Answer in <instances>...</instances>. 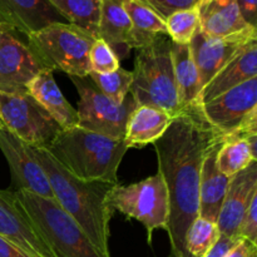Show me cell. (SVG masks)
<instances>
[{"label":"cell","instance_id":"obj_1","mask_svg":"<svg viewBox=\"0 0 257 257\" xmlns=\"http://www.w3.org/2000/svg\"><path fill=\"white\" fill-rule=\"evenodd\" d=\"M226 136L211 125L196 104L172 119L155 146L161 173L170 197V236L172 257H187L185 238L191 223L198 217L200 180L205 158Z\"/></svg>","mask_w":257,"mask_h":257},{"label":"cell","instance_id":"obj_2","mask_svg":"<svg viewBox=\"0 0 257 257\" xmlns=\"http://www.w3.org/2000/svg\"><path fill=\"white\" fill-rule=\"evenodd\" d=\"M30 147V146H29ZM47 173L55 202L77 222L103 256L109 255V195L117 183L88 182L70 175L47 150L30 147Z\"/></svg>","mask_w":257,"mask_h":257},{"label":"cell","instance_id":"obj_3","mask_svg":"<svg viewBox=\"0 0 257 257\" xmlns=\"http://www.w3.org/2000/svg\"><path fill=\"white\" fill-rule=\"evenodd\" d=\"M47 151L79 180L118 183V168L128 148L123 140L75 127L62 131Z\"/></svg>","mask_w":257,"mask_h":257},{"label":"cell","instance_id":"obj_4","mask_svg":"<svg viewBox=\"0 0 257 257\" xmlns=\"http://www.w3.org/2000/svg\"><path fill=\"white\" fill-rule=\"evenodd\" d=\"M171 43L168 35H158L137 49L130 93L137 105L160 108L176 117L183 109L177 97Z\"/></svg>","mask_w":257,"mask_h":257},{"label":"cell","instance_id":"obj_5","mask_svg":"<svg viewBox=\"0 0 257 257\" xmlns=\"http://www.w3.org/2000/svg\"><path fill=\"white\" fill-rule=\"evenodd\" d=\"M27 45L44 69L59 70L69 77H87L92 72L89 53L95 38L69 23H54L27 35Z\"/></svg>","mask_w":257,"mask_h":257},{"label":"cell","instance_id":"obj_6","mask_svg":"<svg viewBox=\"0 0 257 257\" xmlns=\"http://www.w3.org/2000/svg\"><path fill=\"white\" fill-rule=\"evenodd\" d=\"M14 196L58 257H105L55 201L25 191Z\"/></svg>","mask_w":257,"mask_h":257},{"label":"cell","instance_id":"obj_7","mask_svg":"<svg viewBox=\"0 0 257 257\" xmlns=\"http://www.w3.org/2000/svg\"><path fill=\"white\" fill-rule=\"evenodd\" d=\"M109 205L113 211L140 221L147 230L150 243L153 231H167L170 197L160 172L132 185L117 183L109 195Z\"/></svg>","mask_w":257,"mask_h":257},{"label":"cell","instance_id":"obj_8","mask_svg":"<svg viewBox=\"0 0 257 257\" xmlns=\"http://www.w3.org/2000/svg\"><path fill=\"white\" fill-rule=\"evenodd\" d=\"M79 94L77 113L78 127L114 140H123L128 118L137 107L131 95L122 104L113 102L103 94L97 85L87 77H70Z\"/></svg>","mask_w":257,"mask_h":257},{"label":"cell","instance_id":"obj_9","mask_svg":"<svg viewBox=\"0 0 257 257\" xmlns=\"http://www.w3.org/2000/svg\"><path fill=\"white\" fill-rule=\"evenodd\" d=\"M0 113L5 130L30 147L47 150L63 131L28 92H0Z\"/></svg>","mask_w":257,"mask_h":257},{"label":"cell","instance_id":"obj_10","mask_svg":"<svg viewBox=\"0 0 257 257\" xmlns=\"http://www.w3.org/2000/svg\"><path fill=\"white\" fill-rule=\"evenodd\" d=\"M0 151L9 165L13 192L25 191L55 201L47 173L35 160L27 143L9 131L0 130Z\"/></svg>","mask_w":257,"mask_h":257},{"label":"cell","instance_id":"obj_11","mask_svg":"<svg viewBox=\"0 0 257 257\" xmlns=\"http://www.w3.org/2000/svg\"><path fill=\"white\" fill-rule=\"evenodd\" d=\"M200 107L211 125L225 136L233 135L257 109V77L241 83Z\"/></svg>","mask_w":257,"mask_h":257},{"label":"cell","instance_id":"obj_12","mask_svg":"<svg viewBox=\"0 0 257 257\" xmlns=\"http://www.w3.org/2000/svg\"><path fill=\"white\" fill-rule=\"evenodd\" d=\"M0 235L29 257H58L13 191L0 190Z\"/></svg>","mask_w":257,"mask_h":257},{"label":"cell","instance_id":"obj_13","mask_svg":"<svg viewBox=\"0 0 257 257\" xmlns=\"http://www.w3.org/2000/svg\"><path fill=\"white\" fill-rule=\"evenodd\" d=\"M257 39L256 28L241 34L225 38H213L200 29L190 42L191 54L200 75L201 89L251 40Z\"/></svg>","mask_w":257,"mask_h":257},{"label":"cell","instance_id":"obj_14","mask_svg":"<svg viewBox=\"0 0 257 257\" xmlns=\"http://www.w3.org/2000/svg\"><path fill=\"white\" fill-rule=\"evenodd\" d=\"M44 68L24 42L4 30L0 37V92H28V84Z\"/></svg>","mask_w":257,"mask_h":257},{"label":"cell","instance_id":"obj_15","mask_svg":"<svg viewBox=\"0 0 257 257\" xmlns=\"http://www.w3.org/2000/svg\"><path fill=\"white\" fill-rule=\"evenodd\" d=\"M255 196H257V161L230 178L217 218L221 236L238 237L241 221Z\"/></svg>","mask_w":257,"mask_h":257},{"label":"cell","instance_id":"obj_16","mask_svg":"<svg viewBox=\"0 0 257 257\" xmlns=\"http://www.w3.org/2000/svg\"><path fill=\"white\" fill-rule=\"evenodd\" d=\"M54 23H68L49 0H0V25L25 37Z\"/></svg>","mask_w":257,"mask_h":257},{"label":"cell","instance_id":"obj_17","mask_svg":"<svg viewBox=\"0 0 257 257\" xmlns=\"http://www.w3.org/2000/svg\"><path fill=\"white\" fill-rule=\"evenodd\" d=\"M257 77V39L246 44L205 87L201 89L197 104L210 102L241 83Z\"/></svg>","mask_w":257,"mask_h":257},{"label":"cell","instance_id":"obj_18","mask_svg":"<svg viewBox=\"0 0 257 257\" xmlns=\"http://www.w3.org/2000/svg\"><path fill=\"white\" fill-rule=\"evenodd\" d=\"M28 93L47 110L63 131L78 127L79 118L75 108L60 92L53 70L43 69L28 84Z\"/></svg>","mask_w":257,"mask_h":257},{"label":"cell","instance_id":"obj_19","mask_svg":"<svg viewBox=\"0 0 257 257\" xmlns=\"http://www.w3.org/2000/svg\"><path fill=\"white\" fill-rule=\"evenodd\" d=\"M197 8L200 30L208 37H232L253 28L245 22L236 0H208Z\"/></svg>","mask_w":257,"mask_h":257},{"label":"cell","instance_id":"obj_20","mask_svg":"<svg viewBox=\"0 0 257 257\" xmlns=\"http://www.w3.org/2000/svg\"><path fill=\"white\" fill-rule=\"evenodd\" d=\"M175 117L160 108L137 105L125 125L124 141L127 148H142L153 145L171 124Z\"/></svg>","mask_w":257,"mask_h":257},{"label":"cell","instance_id":"obj_21","mask_svg":"<svg viewBox=\"0 0 257 257\" xmlns=\"http://www.w3.org/2000/svg\"><path fill=\"white\" fill-rule=\"evenodd\" d=\"M225 141L220 142L211 150V152L203 161L202 170H201L198 217L206 218L216 223H217L218 215H220L231 178L222 175L216 165V156Z\"/></svg>","mask_w":257,"mask_h":257},{"label":"cell","instance_id":"obj_22","mask_svg":"<svg viewBox=\"0 0 257 257\" xmlns=\"http://www.w3.org/2000/svg\"><path fill=\"white\" fill-rule=\"evenodd\" d=\"M132 22L123 7V0H102L98 38L103 39L118 59L130 53Z\"/></svg>","mask_w":257,"mask_h":257},{"label":"cell","instance_id":"obj_23","mask_svg":"<svg viewBox=\"0 0 257 257\" xmlns=\"http://www.w3.org/2000/svg\"><path fill=\"white\" fill-rule=\"evenodd\" d=\"M173 75L177 88L178 102L182 109L196 104L201 92L200 75L195 64L190 45L171 43Z\"/></svg>","mask_w":257,"mask_h":257},{"label":"cell","instance_id":"obj_24","mask_svg":"<svg viewBox=\"0 0 257 257\" xmlns=\"http://www.w3.org/2000/svg\"><path fill=\"white\" fill-rule=\"evenodd\" d=\"M123 7L132 22L130 48L140 49L152 43L158 35H167L166 22L140 0H123Z\"/></svg>","mask_w":257,"mask_h":257},{"label":"cell","instance_id":"obj_25","mask_svg":"<svg viewBox=\"0 0 257 257\" xmlns=\"http://www.w3.org/2000/svg\"><path fill=\"white\" fill-rule=\"evenodd\" d=\"M256 150L257 136H251L247 140L226 137L216 156L218 171L227 177H232L257 161Z\"/></svg>","mask_w":257,"mask_h":257},{"label":"cell","instance_id":"obj_26","mask_svg":"<svg viewBox=\"0 0 257 257\" xmlns=\"http://www.w3.org/2000/svg\"><path fill=\"white\" fill-rule=\"evenodd\" d=\"M55 9L67 19L88 34L98 39L102 0H49Z\"/></svg>","mask_w":257,"mask_h":257},{"label":"cell","instance_id":"obj_27","mask_svg":"<svg viewBox=\"0 0 257 257\" xmlns=\"http://www.w3.org/2000/svg\"><path fill=\"white\" fill-rule=\"evenodd\" d=\"M220 238L217 223L206 218L197 217L188 227L185 238V251L187 257H203L215 246Z\"/></svg>","mask_w":257,"mask_h":257},{"label":"cell","instance_id":"obj_28","mask_svg":"<svg viewBox=\"0 0 257 257\" xmlns=\"http://www.w3.org/2000/svg\"><path fill=\"white\" fill-rule=\"evenodd\" d=\"M89 78L103 94L110 98L113 102L122 104L130 94L133 74L132 72H128L119 67L114 72L105 73V74L90 72Z\"/></svg>","mask_w":257,"mask_h":257},{"label":"cell","instance_id":"obj_29","mask_svg":"<svg viewBox=\"0 0 257 257\" xmlns=\"http://www.w3.org/2000/svg\"><path fill=\"white\" fill-rule=\"evenodd\" d=\"M167 35L173 43L190 44L193 35L200 29V14L198 8L180 10L165 20Z\"/></svg>","mask_w":257,"mask_h":257},{"label":"cell","instance_id":"obj_30","mask_svg":"<svg viewBox=\"0 0 257 257\" xmlns=\"http://www.w3.org/2000/svg\"><path fill=\"white\" fill-rule=\"evenodd\" d=\"M92 72L105 74L119 68V59L103 39H95L89 53Z\"/></svg>","mask_w":257,"mask_h":257},{"label":"cell","instance_id":"obj_31","mask_svg":"<svg viewBox=\"0 0 257 257\" xmlns=\"http://www.w3.org/2000/svg\"><path fill=\"white\" fill-rule=\"evenodd\" d=\"M140 2L155 10L163 20L176 12L197 7V0H140Z\"/></svg>","mask_w":257,"mask_h":257},{"label":"cell","instance_id":"obj_32","mask_svg":"<svg viewBox=\"0 0 257 257\" xmlns=\"http://www.w3.org/2000/svg\"><path fill=\"white\" fill-rule=\"evenodd\" d=\"M237 236L257 245V196L251 201L247 212L245 213L241 221Z\"/></svg>","mask_w":257,"mask_h":257},{"label":"cell","instance_id":"obj_33","mask_svg":"<svg viewBox=\"0 0 257 257\" xmlns=\"http://www.w3.org/2000/svg\"><path fill=\"white\" fill-rule=\"evenodd\" d=\"M241 240L242 238L240 237H227V236L220 235V238L215 243V246L203 257H226Z\"/></svg>","mask_w":257,"mask_h":257},{"label":"cell","instance_id":"obj_34","mask_svg":"<svg viewBox=\"0 0 257 257\" xmlns=\"http://www.w3.org/2000/svg\"><path fill=\"white\" fill-rule=\"evenodd\" d=\"M236 2L245 22L251 27L256 28L257 0H236Z\"/></svg>","mask_w":257,"mask_h":257},{"label":"cell","instance_id":"obj_35","mask_svg":"<svg viewBox=\"0 0 257 257\" xmlns=\"http://www.w3.org/2000/svg\"><path fill=\"white\" fill-rule=\"evenodd\" d=\"M226 257H257V245L242 238Z\"/></svg>","mask_w":257,"mask_h":257},{"label":"cell","instance_id":"obj_36","mask_svg":"<svg viewBox=\"0 0 257 257\" xmlns=\"http://www.w3.org/2000/svg\"><path fill=\"white\" fill-rule=\"evenodd\" d=\"M0 257H29L9 240L0 235Z\"/></svg>","mask_w":257,"mask_h":257},{"label":"cell","instance_id":"obj_37","mask_svg":"<svg viewBox=\"0 0 257 257\" xmlns=\"http://www.w3.org/2000/svg\"><path fill=\"white\" fill-rule=\"evenodd\" d=\"M208 0H197V7H201V5H203L205 3H207Z\"/></svg>","mask_w":257,"mask_h":257},{"label":"cell","instance_id":"obj_38","mask_svg":"<svg viewBox=\"0 0 257 257\" xmlns=\"http://www.w3.org/2000/svg\"><path fill=\"white\" fill-rule=\"evenodd\" d=\"M0 130H5L4 123H3V119H2V113H0Z\"/></svg>","mask_w":257,"mask_h":257},{"label":"cell","instance_id":"obj_39","mask_svg":"<svg viewBox=\"0 0 257 257\" xmlns=\"http://www.w3.org/2000/svg\"><path fill=\"white\" fill-rule=\"evenodd\" d=\"M4 30H5L4 28H3L2 25H0V37H2V34H3V33H4Z\"/></svg>","mask_w":257,"mask_h":257}]
</instances>
